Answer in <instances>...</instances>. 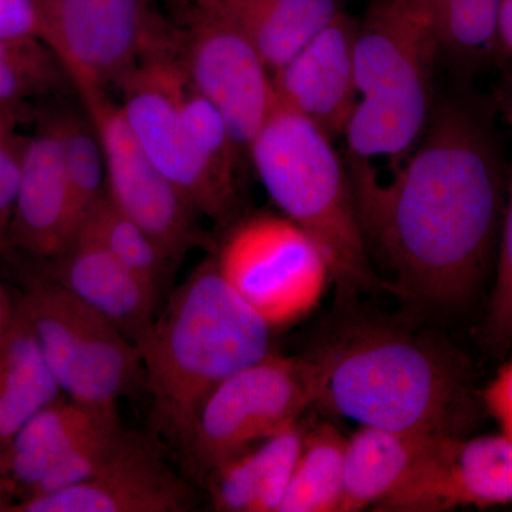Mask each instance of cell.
<instances>
[{
    "instance_id": "6da1fadb",
    "label": "cell",
    "mask_w": 512,
    "mask_h": 512,
    "mask_svg": "<svg viewBox=\"0 0 512 512\" xmlns=\"http://www.w3.org/2000/svg\"><path fill=\"white\" fill-rule=\"evenodd\" d=\"M346 165L367 249L390 269L394 288L431 305L467 302L503 212V164L487 124L470 107L441 101L387 183L370 160L348 156Z\"/></svg>"
},
{
    "instance_id": "7a4b0ae2",
    "label": "cell",
    "mask_w": 512,
    "mask_h": 512,
    "mask_svg": "<svg viewBox=\"0 0 512 512\" xmlns=\"http://www.w3.org/2000/svg\"><path fill=\"white\" fill-rule=\"evenodd\" d=\"M306 360L313 404L360 426L461 436L471 417L466 370L433 340L359 326Z\"/></svg>"
},
{
    "instance_id": "3957f363",
    "label": "cell",
    "mask_w": 512,
    "mask_h": 512,
    "mask_svg": "<svg viewBox=\"0 0 512 512\" xmlns=\"http://www.w3.org/2000/svg\"><path fill=\"white\" fill-rule=\"evenodd\" d=\"M271 332L215 256L201 262L136 342L154 429L180 447L208 396L271 353Z\"/></svg>"
},
{
    "instance_id": "277c9868",
    "label": "cell",
    "mask_w": 512,
    "mask_h": 512,
    "mask_svg": "<svg viewBox=\"0 0 512 512\" xmlns=\"http://www.w3.org/2000/svg\"><path fill=\"white\" fill-rule=\"evenodd\" d=\"M248 157L282 215L318 244L340 299L383 285L357 217L348 165L328 134L278 103Z\"/></svg>"
},
{
    "instance_id": "5b68a950",
    "label": "cell",
    "mask_w": 512,
    "mask_h": 512,
    "mask_svg": "<svg viewBox=\"0 0 512 512\" xmlns=\"http://www.w3.org/2000/svg\"><path fill=\"white\" fill-rule=\"evenodd\" d=\"M440 46L424 0H372L357 28V101L348 156L393 161L413 150L433 111Z\"/></svg>"
},
{
    "instance_id": "8992f818",
    "label": "cell",
    "mask_w": 512,
    "mask_h": 512,
    "mask_svg": "<svg viewBox=\"0 0 512 512\" xmlns=\"http://www.w3.org/2000/svg\"><path fill=\"white\" fill-rule=\"evenodd\" d=\"M8 259L22 282L13 299L35 330L62 393L73 402L117 412L121 397L143 375L137 346L62 285Z\"/></svg>"
},
{
    "instance_id": "52a82bcc",
    "label": "cell",
    "mask_w": 512,
    "mask_h": 512,
    "mask_svg": "<svg viewBox=\"0 0 512 512\" xmlns=\"http://www.w3.org/2000/svg\"><path fill=\"white\" fill-rule=\"evenodd\" d=\"M214 249L228 284L272 329L309 315L332 281L318 244L282 214L241 215Z\"/></svg>"
},
{
    "instance_id": "ba28073f",
    "label": "cell",
    "mask_w": 512,
    "mask_h": 512,
    "mask_svg": "<svg viewBox=\"0 0 512 512\" xmlns=\"http://www.w3.org/2000/svg\"><path fill=\"white\" fill-rule=\"evenodd\" d=\"M312 404L306 357L269 353L224 380L202 404L180 446L188 474L204 481L229 458L296 423Z\"/></svg>"
},
{
    "instance_id": "9c48e42d",
    "label": "cell",
    "mask_w": 512,
    "mask_h": 512,
    "mask_svg": "<svg viewBox=\"0 0 512 512\" xmlns=\"http://www.w3.org/2000/svg\"><path fill=\"white\" fill-rule=\"evenodd\" d=\"M181 64L173 39L143 57L119 84L121 109L138 143L198 215L221 228L241 217V200L217 183L185 128L178 103Z\"/></svg>"
},
{
    "instance_id": "30bf717a",
    "label": "cell",
    "mask_w": 512,
    "mask_h": 512,
    "mask_svg": "<svg viewBox=\"0 0 512 512\" xmlns=\"http://www.w3.org/2000/svg\"><path fill=\"white\" fill-rule=\"evenodd\" d=\"M170 33L147 0H42L39 37L77 96L119 87Z\"/></svg>"
},
{
    "instance_id": "8fae6325",
    "label": "cell",
    "mask_w": 512,
    "mask_h": 512,
    "mask_svg": "<svg viewBox=\"0 0 512 512\" xmlns=\"http://www.w3.org/2000/svg\"><path fill=\"white\" fill-rule=\"evenodd\" d=\"M185 28L174 29V52L192 86L210 100L248 158L249 147L278 106L274 76L244 33L190 2Z\"/></svg>"
},
{
    "instance_id": "7c38bea8",
    "label": "cell",
    "mask_w": 512,
    "mask_h": 512,
    "mask_svg": "<svg viewBox=\"0 0 512 512\" xmlns=\"http://www.w3.org/2000/svg\"><path fill=\"white\" fill-rule=\"evenodd\" d=\"M94 121L107 167V195L137 222L175 265L195 248L214 249L197 224V211L147 156L120 104L106 92L79 96Z\"/></svg>"
},
{
    "instance_id": "4fadbf2b",
    "label": "cell",
    "mask_w": 512,
    "mask_h": 512,
    "mask_svg": "<svg viewBox=\"0 0 512 512\" xmlns=\"http://www.w3.org/2000/svg\"><path fill=\"white\" fill-rule=\"evenodd\" d=\"M511 504L512 440L500 433L434 440L404 483L375 510L444 512Z\"/></svg>"
},
{
    "instance_id": "5bb4252c",
    "label": "cell",
    "mask_w": 512,
    "mask_h": 512,
    "mask_svg": "<svg viewBox=\"0 0 512 512\" xmlns=\"http://www.w3.org/2000/svg\"><path fill=\"white\" fill-rule=\"evenodd\" d=\"M195 505L194 485L146 440L130 434L96 476L26 498L10 512H185Z\"/></svg>"
},
{
    "instance_id": "9a60e30c",
    "label": "cell",
    "mask_w": 512,
    "mask_h": 512,
    "mask_svg": "<svg viewBox=\"0 0 512 512\" xmlns=\"http://www.w3.org/2000/svg\"><path fill=\"white\" fill-rule=\"evenodd\" d=\"M36 120L35 133L25 138L6 247L0 254L29 264L62 254L80 227L47 107Z\"/></svg>"
},
{
    "instance_id": "2e32d148",
    "label": "cell",
    "mask_w": 512,
    "mask_h": 512,
    "mask_svg": "<svg viewBox=\"0 0 512 512\" xmlns=\"http://www.w3.org/2000/svg\"><path fill=\"white\" fill-rule=\"evenodd\" d=\"M357 28L359 20L339 10L274 73L278 103L301 114L330 138L345 134L359 101Z\"/></svg>"
},
{
    "instance_id": "e0dca14e",
    "label": "cell",
    "mask_w": 512,
    "mask_h": 512,
    "mask_svg": "<svg viewBox=\"0 0 512 512\" xmlns=\"http://www.w3.org/2000/svg\"><path fill=\"white\" fill-rule=\"evenodd\" d=\"M23 264L106 316L134 345L156 319L161 293L121 264L87 229H77L73 241L52 261Z\"/></svg>"
},
{
    "instance_id": "ac0fdd59",
    "label": "cell",
    "mask_w": 512,
    "mask_h": 512,
    "mask_svg": "<svg viewBox=\"0 0 512 512\" xmlns=\"http://www.w3.org/2000/svg\"><path fill=\"white\" fill-rule=\"evenodd\" d=\"M117 423H120L117 412L63 397L26 421L0 451V476L12 488L16 504L28 498L63 458Z\"/></svg>"
},
{
    "instance_id": "d6986e66",
    "label": "cell",
    "mask_w": 512,
    "mask_h": 512,
    "mask_svg": "<svg viewBox=\"0 0 512 512\" xmlns=\"http://www.w3.org/2000/svg\"><path fill=\"white\" fill-rule=\"evenodd\" d=\"M305 434L298 421L214 468L207 477L211 507L220 512H278Z\"/></svg>"
},
{
    "instance_id": "ffe728a7",
    "label": "cell",
    "mask_w": 512,
    "mask_h": 512,
    "mask_svg": "<svg viewBox=\"0 0 512 512\" xmlns=\"http://www.w3.org/2000/svg\"><path fill=\"white\" fill-rule=\"evenodd\" d=\"M251 40L272 76L340 10L338 0H190Z\"/></svg>"
},
{
    "instance_id": "44dd1931",
    "label": "cell",
    "mask_w": 512,
    "mask_h": 512,
    "mask_svg": "<svg viewBox=\"0 0 512 512\" xmlns=\"http://www.w3.org/2000/svg\"><path fill=\"white\" fill-rule=\"evenodd\" d=\"M443 436L363 427L348 439L339 512L377 507L404 483L424 451Z\"/></svg>"
},
{
    "instance_id": "7402d4cb",
    "label": "cell",
    "mask_w": 512,
    "mask_h": 512,
    "mask_svg": "<svg viewBox=\"0 0 512 512\" xmlns=\"http://www.w3.org/2000/svg\"><path fill=\"white\" fill-rule=\"evenodd\" d=\"M60 397L62 390L47 366L35 330L15 302L12 322L0 336V451L26 421Z\"/></svg>"
},
{
    "instance_id": "603a6c76",
    "label": "cell",
    "mask_w": 512,
    "mask_h": 512,
    "mask_svg": "<svg viewBox=\"0 0 512 512\" xmlns=\"http://www.w3.org/2000/svg\"><path fill=\"white\" fill-rule=\"evenodd\" d=\"M76 92L63 64L39 37L0 36V107L28 121ZM77 93V92H76Z\"/></svg>"
},
{
    "instance_id": "cb8c5ba5",
    "label": "cell",
    "mask_w": 512,
    "mask_h": 512,
    "mask_svg": "<svg viewBox=\"0 0 512 512\" xmlns=\"http://www.w3.org/2000/svg\"><path fill=\"white\" fill-rule=\"evenodd\" d=\"M348 439L332 424L305 434L298 463L278 512H339Z\"/></svg>"
},
{
    "instance_id": "d4e9b609",
    "label": "cell",
    "mask_w": 512,
    "mask_h": 512,
    "mask_svg": "<svg viewBox=\"0 0 512 512\" xmlns=\"http://www.w3.org/2000/svg\"><path fill=\"white\" fill-rule=\"evenodd\" d=\"M59 138L60 153L80 225L107 192L106 154L83 101L79 109L62 100L47 107Z\"/></svg>"
},
{
    "instance_id": "484cf974",
    "label": "cell",
    "mask_w": 512,
    "mask_h": 512,
    "mask_svg": "<svg viewBox=\"0 0 512 512\" xmlns=\"http://www.w3.org/2000/svg\"><path fill=\"white\" fill-rule=\"evenodd\" d=\"M500 0H424L440 56L466 72L494 62Z\"/></svg>"
},
{
    "instance_id": "4316f807",
    "label": "cell",
    "mask_w": 512,
    "mask_h": 512,
    "mask_svg": "<svg viewBox=\"0 0 512 512\" xmlns=\"http://www.w3.org/2000/svg\"><path fill=\"white\" fill-rule=\"evenodd\" d=\"M79 228L99 238L121 264L163 293L177 265L137 222L111 202L107 192Z\"/></svg>"
},
{
    "instance_id": "83f0119b",
    "label": "cell",
    "mask_w": 512,
    "mask_h": 512,
    "mask_svg": "<svg viewBox=\"0 0 512 512\" xmlns=\"http://www.w3.org/2000/svg\"><path fill=\"white\" fill-rule=\"evenodd\" d=\"M485 348L503 356L512 346V178L508 187L497 276L483 329Z\"/></svg>"
},
{
    "instance_id": "f1b7e54d",
    "label": "cell",
    "mask_w": 512,
    "mask_h": 512,
    "mask_svg": "<svg viewBox=\"0 0 512 512\" xmlns=\"http://www.w3.org/2000/svg\"><path fill=\"white\" fill-rule=\"evenodd\" d=\"M25 138L20 136L19 131L0 134V254L6 247Z\"/></svg>"
},
{
    "instance_id": "f546056e",
    "label": "cell",
    "mask_w": 512,
    "mask_h": 512,
    "mask_svg": "<svg viewBox=\"0 0 512 512\" xmlns=\"http://www.w3.org/2000/svg\"><path fill=\"white\" fill-rule=\"evenodd\" d=\"M40 20L42 0H0V36L39 37Z\"/></svg>"
},
{
    "instance_id": "4dcf8cb0",
    "label": "cell",
    "mask_w": 512,
    "mask_h": 512,
    "mask_svg": "<svg viewBox=\"0 0 512 512\" xmlns=\"http://www.w3.org/2000/svg\"><path fill=\"white\" fill-rule=\"evenodd\" d=\"M488 412L497 421L501 433L512 440V359L508 360L483 393Z\"/></svg>"
},
{
    "instance_id": "1f68e13d",
    "label": "cell",
    "mask_w": 512,
    "mask_h": 512,
    "mask_svg": "<svg viewBox=\"0 0 512 512\" xmlns=\"http://www.w3.org/2000/svg\"><path fill=\"white\" fill-rule=\"evenodd\" d=\"M494 62L507 69L512 67V0L498 2Z\"/></svg>"
},
{
    "instance_id": "d6a6232c",
    "label": "cell",
    "mask_w": 512,
    "mask_h": 512,
    "mask_svg": "<svg viewBox=\"0 0 512 512\" xmlns=\"http://www.w3.org/2000/svg\"><path fill=\"white\" fill-rule=\"evenodd\" d=\"M13 315H15L13 296H10L2 284H0V336L9 328Z\"/></svg>"
},
{
    "instance_id": "836d02e7",
    "label": "cell",
    "mask_w": 512,
    "mask_h": 512,
    "mask_svg": "<svg viewBox=\"0 0 512 512\" xmlns=\"http://www.w3.org/2000/svg\"><path fill=\"white\" fill-rule=\"evenodd\" d=\"M500 104L505 120L512 127V67L508 69L503 87H501Z\"/></svg>"
},
{
    "instance_id": "e575fe53",
    "label": "cell",
    "mask_w": 512,
    "mask_h": 512,
    "mask_svg": "<svg viewBox=\"0 0 512 512\" xmlns=\"http://www.w3.org/2000/svg\"><path fill=\"white\" fill-rule=\"evenodd\" d=\"M23 123H28V120L23 119V117L19 116L15 111L2 109V107H0V134L15 133Z\"/></svg>"
},
{
    "instance_id": "d590c367",
    "label": "cell",
    "mask_w": 512,
    "mask_h": 512,
    "mask_svg": "<svg viewBox=\"0 0 512 512\" xmlns=\"http://www.w3.org/2000/svg\"><path fill=\"white\" fill-rule=\"evenodd\" d=\"M16 497L12 488L6 483L5 478L0 476V512H10L15 507Z\"/></svg>"
}]
</instances>
